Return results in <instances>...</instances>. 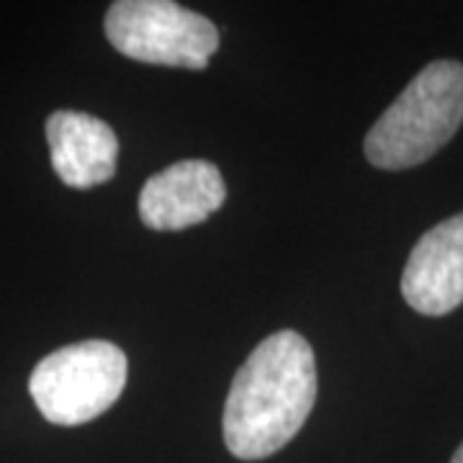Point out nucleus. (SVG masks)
Segmentation results:
<instances>
[{"mask_svg": "<svg viewBox=\"0 0 463 463\" xmlns=\"http://www.w3.org/2000/svg\"><path fill=\"white\" fill-rule=\"evenodd\" d=\"M450 463H463V443L458 446V450H456V456H453V461Z\"/></svg>", "mask_w": 463, "mask_h": 463, "instance_id": "nucleus-8", "label": "nucleus"}, {"mask_svg": "<svg viewBox=\"0 0 463 463\" xmlns=\"http://www.w3.org/2000/svg\"><path fill=\"white\" fill-rule=\"evenodd\" d=\"M222 173L209 160H181L155 173L139 194V216L149 230L178 232L206 222L224 203Z\"/></svg>", "mask_w": 463, "mask_h": 463, "instance_id": "nucleus-6", "label": "nucleus"}, {"mask_svg": "<svg viewBox=\"0 0 463 463\" xmlns=\"http://www.w3.org/2000/svg\"><path fill=\"white\" fill-rule=\"evenodd\" d=\"M116 52L147 65L206 70L219 32L206 16L170 0H118L106 14Z\"/></svg>", "mask_w": 463, "mask_h": 463, "instance_id": "nucleus-4", "label": "nucleus"}, {"mask_svg": "<svg viewBox=\"0 0 463 463\" xmlns=\"http://www.w3.org/2000/svg\"><path fill=\"white\" fill-rule=\"evenodd\" d=\"M47 142L52 167L70 188H93L114 178L118 139L96 116L54 111L47 118Z\"/></svg>", "mask_w": 463, "mask_h": 463, "instance_id": "nucleus-7", "label": "nucleus"}, {"mask_svg": "<svg viewBox=\"0 0 463 463\" xmlns=\"http://www.w3.org/2000/svg\"><path fill=\"white\" fill-rule=\"evenodd\" d=\"M402 297L425 317L450 315L463 304V214L425 232L407 258Z\"/></svg>", "mask_w": 463, "mask_h": 463, "instance_id": "nucleus-5", "label": "nucleus"}, {"mask_svg": "<svg viewBox=\"0 0 463 463\" xmlns=\"http://www.w3.org/2000/svg\"><path fill=\"white\" fill-rule=\"evenodd\" d=\"M463 124V65L435 60L422 67L365 134V157L381 170H407L430 160Z\"/></svg>", "mask_w": 463, "mask_h": 463, "instance_id": "nucleus-2", "label": "nucleus"}, {"mask_svg": "<svg viewBox=\"0 0 463 463\" xmlns=\"http://www.w3.org/2000/svg\"><path fill=\"white\" fill-rule=\"evenodd\" d=\"M127 355L109 340H85L42 358L29 379L33 404L52 425H83L114 407L127 386Z\"/></svg>", "mask_w": 463, "mask_h": 463, "instance_id": "nucleus-3", "label": "nucleus"}, {"mask_svg": "<svg viewBox=\"0 0 463 463\" xmlns=\"http://www.w3.org/2000/svg\"><path fill=\"white\" fill-rule=\"evenodd\" d=\"M317 402L312 345L294 330L265 337L232 379L222 430L232 456L260 461L297 435Z\"/></svg>", "mask_w": 463, "mask_h": 463, "instance_id": "nucleus-1", "label": "nucleus"}]
</instances>
